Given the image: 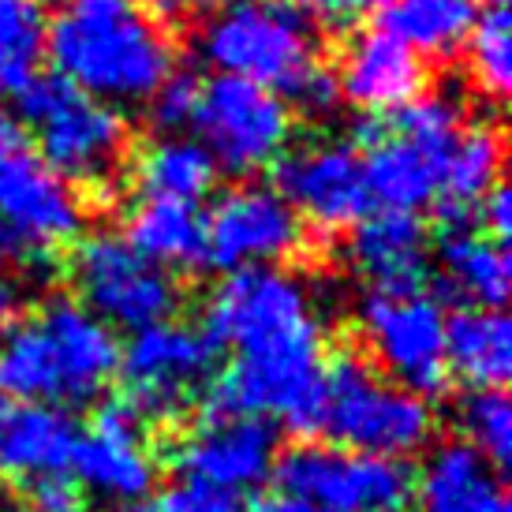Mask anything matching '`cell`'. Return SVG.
I'll use <instances>...</instances> for the list:
<instances>
[{
    "label": "cell",
    "mask_w": 512,
    "mask_h": 512,
    "mask_svg": "<svg viewBox=\"0 0 512 512\" xmlns=\"http://www.w3.org/2000/svg\"><path fill=\"white\" fill-rule=\"evenodd\" d=\"M165 8H176V12H184V8H210L217 0H161Z\"/></svg>",
    "instance_id": "41"
},
{
    "label": "cell",
    "mask_w": 512,
    "mask_h": 512,
    "mask_svg": "<svg viewBox=\"0 0 512 512\" xmlns=\"http://www.w3.org/2000/svg\"><path fill=\"white\" fill-rule=\"evenodd\" d=\"M199 53L217 75L288 94L314 64V38L292 0H236L206 19Z\"/></svg>",
    "instance_id": "5"
},
{
    "label": "cell",
    "mask_w": 512,
    "mask_h": 512,
    "mask_svg": "<svg viewBox=\"0 0 512 512\" xmlns=\"http://www.w3.org/2000/svg\"><path fill=\"white\" fill-rule=\"evenodd\" d=\"M23 512H86V498L68 475H49L30 483Z\"/></svg>",
    "instance_id": "35"
},
{
    "label": "cell",
    "mask_w": 512,
    "mask_h": 512,
    "mask_svg": "<svg viewBox=\"0 0 512 512\" xmlns=\"http://www.w3.org/2000/svg\"><path fill=\"white\" fill-rule=\"evenodd\" d=\"M206 337L236 363L206 393V419H262L307 434L322 423V322L307 285L277 266L228 273L206 303Z\"/></svg>",
    "instance_id": "1"
},
{
    "label": "cell",
    "mask_w": 512,
    "mask_h": 512,
    "mask_svg": "<svg viewBox=\"0 0 512 512\" xmlns=\"http://www.w3.org/2000/svg\"><path fill=\"white\" fill-rule=\"evenodd\" d=\"M12 255H23V251H19V243H15V236L8 232V225L0 221V258H12Z\"/></svg>",
    "instance_id": "39"
},
{
    "label": "cell",
    "mask_w": 512,
    "mask_h": 512,
    "mask_svg": "<svg viewBox=\"0 0 512 512\" xmlns=\"http://www.w3.org/2000/svg\"><path fill=\"white\" fill-rule=\"evenodd\" d=\"M288 98H292V105L303 109L307 116H326V113L337 109V101H341V86H337V75L314 60L311 68L299 75L296 83L288 86Z\"/></svg>",
    "instance_id": "33"
},
{
    "label": "cell",
    "mask_w": 512,
    "mask_h": 512,
    "mask_svg": "<svg viewBox=\"0 0 512 512\" xmlns=\"http://www.w3.org/2000/svg\"><path fill=\"white\" fill-rule=\"evenodd\" d=\"M72 468L98 498L135 505L154 490L157 464L143 438V419L131 412L128 400L98 408L94 423L75 441Z\"/></svg>",
    "instance_id": "16"
},
{
    "label": "cell",
    "mask_w": 512,
    "mask_h": 512,
    "mask_svg": "<svg viewBox=\"0 0 512 512\" xmlns=\"http://www.w3.org/2000/svg\"><path fill=\"white\" fill-rule=\"evenodd\" d=\"M441 281L460 299H471L483 311H501L512 292L509 251L490 236L475 232H445L441 240Z\"/></svg>",
    "instance_id": "25"
},
{
    "label": "cell",
    "mask_w": 512,
    "mask_h": 512,
    "mask_svg": "<svg viewBox=\"0 0 512 512\" xmlns=\"http://www.w3.org/2000/svg\"><path fill=\"white\" fill-rule=\"evenodd\" d=\"M128 512H236V498L206 490L199 483H176L165 490H150Z\"/></svg>",
    "instance_id": "32"
},
{
    "label": "cell",
    "mask_w": 512,
    "mask_h": 512,
    "mask_svg": "<svg viewBox=\"0 0 512 512\" xmlns=\"http://www.w3.org/2000/svg\"><path fill=\"white\" fill-rule=\"evenodd\" d=\"M120 367V341L75 299H53L38 318L15 322L0 341V397L86 404Z\"/></svg>",
    "instance_id": "3"
},
{
    "label": "cell",
    "mask_w": 512,
    "mask_h": 512,
    "mask_svg": "<svg viewBox=\"0 0 512 512\" xmlns=\"http://www.w3.org/2000/svg\"><path fill=\"white\" fill-rule=\"evenodd\" d=\"M479 217H483V232H490V240L505 247V240L512 236V195H509V187L505 184L490 187V195L483 199Z\"/></svg>",
    "instance_id": "36"
},
{
    "label": "cell",
    "mask_w": 512,
    "mask_h": 512,
    "mask_svg": "<svg viewBox=\"0 0 512 512\" xmlns=\"http://www.w3.org/2000/svg\"><path fill=\"white\" fill-rule=\"evenodd\" d=\"M273 475L285 498L318 512H397L412 494V471L400 460L341 445H296L277 460Z\"/></svg>",
    "instance_id": "10"
},
{
    "label": "cell",
    "mask_w": 512,
    "mask_h": 512,
    "mask_svg": "<svg viewBox=\"0 0 512 512\" xmlns=\"http://www.w3.org/2000/svg\"><path fill=\"white\" fill-rule=\"evenodd\" d=\"M72 415L53 404L0 397V479H49L64 475L75 456Z\"/></svg>",
    "instance_id": "20"
},
{
    "label": "cell",
    "mask_w": 512,
    "mask_h": 512,
    "mask_svg": "<svg viewBox=\"0 0 512 512\" xmlns=\"http://www.w3.org/2000/svg\"><path fill=\"white\" fill-rule=\"evenodd\" d=\"M0 221L19 251H57L83 232V206L30 143L23 120L0 109Z\"/></svg>",
    "instance_id": "8"
},
{
    "label": "cell",
    "mask_w": 512,
    "mask_h": 512,
    "mask_svg": "<svg viewBox=\"0 0 512 512\" xmlns=\"http://www.w3.org/2000/svg\"><path fill=\"white\" fill-rule=\"evenodd\" d=\"M206 225V262L225 273L277 266L296 255L303 225L277 187L240 184L214 202Z\"/></svg>",
    "instance_id": "12"
},
{
    "label": "cell",
    "mask_w": 512,
    "mask_h": 512,
    "mask_svg": "<svg viewBox=\"0 0 512 512\" xmlns=\"http://www.w3.org/2000/svg\"><path fill=\"white\" fill-rule=\"evenodd\" d=\"M202 98V83L191 72H176L172 68L169 79L157 86L154 98H150V120L161 131H180L187 124H195Z\"/></svg>",
    "instance_id": "31"
},
{
    "label": "cell",
    "mask_w": 512,
    "mask_h": 512,
    "mask_svg": "<svg viewBox=\"0 0 512 512\" xmlns=\"http://www.w3.org/2000/svg\"><path fill=\"white\" fill-rule=\"evenodd\" d=\"M124 240L165 273L206 266V225L199 210L184 202H139L128 217Z\"/></svg>",
    "instance_id": "23"
},
{
    "label": "cell",
    "mask_w": 512,
    "mask_h": 512,
    "mask_svg": "<svg viewBox=\"0 0 512 512\" xmlns=\"http://www.w3.org/2000/svg\"><path fill=\"white\" fill-rule=\"evenodd\" d=\"M45 23L42 0H0V98L19 94L38 75Z\"/></svg>",
    "instance_id": "28"
},
{
    "label": "cell",
    "mask_w": 512,
    "mask_h": 512,
    "mask_svg": "<svg viewBox=\"0 0 512 512\" xmlns=\"http://www.w3.org/2000/svg\"><path fill=\"white\" fill-rule=\"evenodd\" d=\"M23 311V285L8 270H0V329H12Z\"/></svg>",
    "instance_id": "37"
},
{
    "label": "cell",
    "mask_w": 512,
    "mask_h": 512,
    "mask_svg": "<svg viewBox=\"0 0 512 512\" xmlns=\"http://www.w3.org/2000/svg\"><path fill=\"white\" fill-rule=\"evenodd\" d=\"M501 165H505V143L494 128H464L445 157L441 172V221L445 232H464L475 217V206L490 195V187L501 184Z\"/></svg>",
    "instance_id": "22"
},
{
    "label": "cell",
    "mask_w": 512,
    "mask_h": 512,
    "mask_svg": "<svg viewBox=\"0 0 512 512\" xmlns=\"http://www.w3.org/2000/svg\"><path fill=\"white\" fill-rule=\"evenodd\" d=\"M176 468L187 483L217 494H247L262 486L277 468V438L262 419H206L176 449Z\"/></svg>",
    "instance_id": "15"
},
{
    "label": "cell",
    "mask_w": 512,
    "mask_h": 512,
    "mask_svg": "<svg viewBox=\"0 0 512 512\" xmlns=\"http://www.w3.org/2000/svg\"><path fill=\"white\" fill-rule=\"evenodd\" d=\"M195 128L199 146L217 169L232 176H255L285 157L292 139V113L285 98L266 86L217 75L202 86Z\"/></svg>",
    "instance_id": "9"
},
{
    "label": "cell",
    "mask_w": 512,
    "mask_h": 512,
    "mask_svg": "<svg viewBox=\"0 0 512 512\" xmlns=\"http://www.w3.org/2000/svg\"><path fill=\"white\" fill-rule=\"evenodd\" d=\"M277 191L322 232L356 228L370 210L363 157L344 143H314L277 161Z\"/></svg>",
    "instance_id": "14"
},
{
    "label": "cell",
    "mask_w": 512,
    "mask_h": 512,
    "mask_svg": "<svg viewBox=\"0 0 512 512\" xmlns=\"http://www.w3.org/2000/svg\"><path fill=\"white\" fill-rule=\"evenodd\" d=\"M468 68L475 86L490 98H505L512 86V19L505 8L475 15L468 34Z\"/></svg>",
    "instance_id": "29"
},
{
    "label": "cell",
    "mask_w": 512,
    "mask_h": 512,
    "mask_svg": "<svg viewBox=\"0 0 512 512\" xmlns=\"http://www.w3.org/2000/svg\"><path fill=\"white\" fill-rule=\"evenodd\" d=\"M460 427L468 445L490 468H509L512 460V404L505 389H479L460 404Z\"/></svg>",
    "instance_id": "30"
},
{
    "label": "cell",
    "mask_w": 512,
    "mask_h": 512,
    "mask_svg": "<svg viewBox=\"0 0 512 512\" xmlns=\"http://www.w3.org/2000/svg\"><path fill=\"white\" fill-rule=\"evenodd\" d=\"M363 333L385 374L415 397L445 389V314L434 299L370 296L363 307Z\"/></svg>",
    "instance_id": "13"
},
{
    "label": "cell",
    "mask_w": 512,
    "mask_h": 512,
    "mask_svg": "<svg viewBox=\"0 0 512 512\" xmlns=\"http://www.w3.org/2000/svg\"><path fill=\"white\" fill-rule=\"evenodd\" d=\"M318 430H326L341 449L400 460L430 441L434 412L423 397L382 382L356 352H341L322 370Z\"/></svg>",
    "instance_id": "4"
},
{
    "label": "cell",
    "mask_w": 512,
    "mask_h": 512,
    "mask_svg": "<svg viewBox=\"0 0 512 512\" xmlns=\"http://www.w3.org/2000/svg\"><path fill=\"white\" fill-rule=\"evenodd\" d=\"M217 359V344L195 326L157 322L131 333L120 348V378L128 389V408L139 419L169 423L187 408Z\"/></svg>",
    "instance_id": "11"
},
{
    "label": "cell",
    "mask_w": 512,
    "mask_h": 512,
    "mask_svg": "<svg viewBox=\"0 0 512 512\" xmlns=\"http://www.w3.org/2000/svg\"><path fill=\"white\" fill-rule=\"evenodd\" d=\"M247 512H318V509H311V505H303V501H296V498H266V501H258V505H251Z\"/></svg>",
    "instance_id": "38"
},
{
    "label": "cell",
    "mask_w": 512,
    "mask_h": 512,
    "mask_svg": "<svg viewBox=\"0 0 512 512\" xmlns=\"http://www.w3.org/2000/svg\"><path fill=\"white\" fill-rule=\"evenodd\" d=\"M72 281L79 303L113 329H150L169 322L180 307L172 273L146 262L120 232H94L72 258Z\"/></svg>",
    "instance_id": "7"
},
{
    "label": "cell",
    "mask_w": 512,
    "mask_h": 512,
    "mask_svg": "<svg viewBox=\"0 0 512 512\" xmlns=\"http://www.w3.org/2000/svg\"><path fill=\"white\" fill-rule=\"evenodd\" d=\"M475 27V0H389L382 30L423 57H449Z\"/></svg>",
    "instance_id": "27"
},
{
    "label": "cell",
    "mask_w": 512,
    "mask_h": 512,
    "mask_svg": "<svg viewBox=\"0 0 512 512\" xmlns=\"http://www.w3.org/2000/svg\"><path fill=\"white\" fill-rule=\"evenodd\" d=\"M341 98H348L359 113L393 116L408 101L427 94V64L389 30H359L341 53L337 72Z\"/></svg>",
    "instance_id": "18"
},
{
    "label": "cell",
    "mask_w": 512,
    "mask_h": 512,
    "mask_svg": "<svg viewBox=\"0 0 512 512\" xmlns=\"http://www.w3.org/2000/svg\"><path fill=\"white\" fill-rule=\"evenodd\" d=\"M475 512H512V509H509V498H505V490H498L494 498H486Z\"/></svg>",
    "instance_id": "40"
},
{
    "label": "cell",
    "mask_w": 512,
    "mask_h": 512,
    "mask_svg": "<svg viewBox=\"0 0 512 512\" xmlns=\"http://www.w3.org/2000/svg\"><path fill=\"white\" fill-rule=\"evenodd\" d=\"M389 0H292L303 19H314L322 27H352L359 19L374 15L378 8H385Z\"/></svg>",
    "instance_id": "34"
},
{
    "label": "cell",
    "mask_w": 512,
    "mask_h": 512,
    "mask_svg": "<svg viewBox=\"0 0 512 512\" xmlns=\"http://www.w3.org/2000/svg\"><path fill=\"white\" fill-rule=\"evenodd\" d=\"M217 165L195 139H157L135 157V187L143 202H184L195 206L214 191Z\"/></svg>",
    "instance_id": "24"
},
{
    "label": "cell",
    "mask_w": 512,
    "mask_h": 512,
    "mask_svg": "<svg viewBox=\"0 0 512 512\" xmlns=\"http://www.w3.org/2000/svg\"><path fill=\"white\" fill-rule=\"evenodd\" d=\"M352 270L374 288V296H408L427 277V232L415 214L378 210L356 225L348 240Z\"/></svg>",
    "instance_id": "19"
},
{
    "label": "cell",
    "mask_w": 512,
    "mask_h": 512,
    "mask_svg": "<svg viewBox=\"0 0 512 512\" xmlns=\"http://www.w3.org/2000/svg\"><path fill=\"white\" fill-rule=\"evenodd\" d=\"M19 116L38 135V157L64 184H105L124 157V116L60 75H34L19 90Z\"/></svg>",
    "instance_id": "6"
},
{
    "label": "cell",
    "mask_w": 512,
    "mask_h": 512,
    "mask_svg": "<svg viewBox=\"0 0 512 512\" xmlns=\"http://www.w3.org/2000/svg\"><path fill=\"white\" fill-rule=\"evenodd\" d=\"M483 4H490V8H501V4H505V0H483Z\"/></svg>",
    "instance_id": "42"
},
{
    "label": "cell",
    "mask_w": 512,
    "mask_h": 512,
    "mask_svg": "<svg viewBox=\"0 0 512 512\" xmlns=\"http://www.w3.org/2000/svg\"><path fill=\"white\" fill-rule=\"evenodd\" d=\"M445 370L471 393L505 389L512 378V322L501 311L464 307L445 318Z\"/></svg>",
    "instance_id": "21"
},
{
    "label": "cell",
    "mask_w": 512,
    "mask_h": 512,
    "mask_svg": "<svg viewBox=\"0 0 512 512\" xmlns=\"http://www.w3.org/2000/svg\"><path fill=\"white\" fill-rule=\"evenodd\" d=\"M359 139L367 143L363 157L367 195L382 202V210L415 214L419 206L438 199L445 157L453 146L415 139L408 131L393 128L385 116H370L367 124H359Z\"/></svg>",
    "instance_id": "17"
},
{
    "label": "cell",
    "mask_w": 512,
    "mask_h": 512,
    "mask_svg": "<svg viewBox=\"0 0 512 512\" xmlns=\"http://www.w3.org/2000/svg\"><path fill=\"white\" fill-rule=\"evenodd\" d=\"M45 49L60 79L105 105L150 101L176 68L169 30L143 0H60Z\"/></svg>",
    "instance_id": "2"
},
{
    "label": "cell",
    "mask_w": 512,
    "mask_h": 512,
    "mask_svg": "<svg viewBox=\"0 0 512 512\" xmlns=\"http://www.w3.org/2000/svg\"><path fill=\"white\" fill-rule=\"evenodd\" d=\"M501 486L494 468L468 441H445L419 471V509L423 512H475Z\"/></svg>",
    "instance_id": "26"
}]
</instances>
